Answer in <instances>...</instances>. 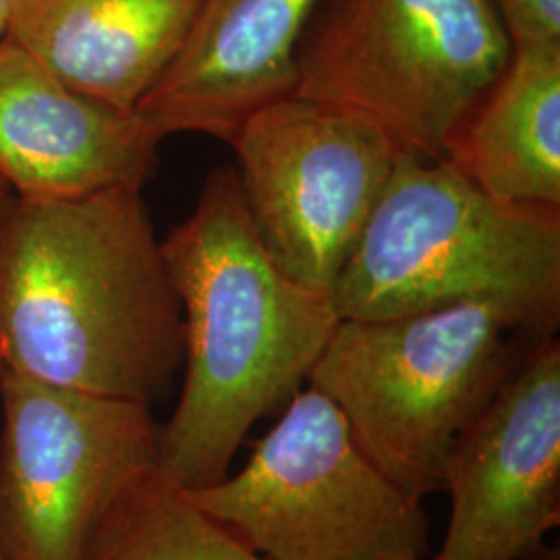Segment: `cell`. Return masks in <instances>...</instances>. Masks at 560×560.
Masks as SVG:
<instances>
[{"label": "cell", "instance_id": "12", "mask_svg": "<svg viewBox=\"0 0 560 560\" xmlns=\"http://www.w3.org/2000/svg\"><path fill=\"white\" fill-rule=\"evenodd\" d=\"M201 0H9L7 36L69 88L136 110Z\"/></svg>", "mask_w": 560, "mask_h": 560}, {"label": "cell", "instance_id": "1", "mask_svg": "<svg viewBox=\"0 0 560 560\" xmlns=\"http://www.w3.org/2000/svg\"><path fill=\"white\" fill-rule=\"evenodd\" d=\"M183 358L179 298L138 189L7 201L2 372L154 405Z\"/></svg>", "mask_w": 560, "mask_h": 560}, {"label": "cell", "instance_id": "4", "mask_svg": "<svg viewBox=\"0 0 560 560\" xmlns=\"http://www.w3.org/2000/svg\"><path fill=\"white\" fill-rule=\"evenodd\" d=\"M544 330L497 301L381 320H339L307 386L339 407L355 441L409 497L442 492L460 436Z\"/></svg>", "mask_w": 560, "mask_h": 560}, {"label": "cell", "instance_id": "16", "mask_svg": "<svg viewBox=\"0 0 560 560\" xmlns=\"http://www.w3.org/2000/svg\"><path fill=\"white\" fill-rule=\"evenodd\" d=\"M7 20H9V0H0V40L7 36Z\"/></svg>", "mask_w": 560, "mask_h": 560}, {"label": "cell", "instance_id": "19", "mask_svg": "<svg viewBox=\"0 0 560 560\" xmlns=\"http://www.w3.org/2000/svg\"><path fill=\"white\" fill-rule=\"evenodd\" d=\"M0 560H7L4 559V555H2V550H0Z\"/></svg>", "mask_w": 560, "mask_h": 560}, {"label": "cell", "instance_id": "2", "mask_svg": "<svg viewBox=\"0 0 560 560\" xmlns=\"http://www.w3.org/2000/svg\"><path fill=\"white\" fill-rule=\"evenodd\" d=\"M162 252L183 312L185 381L161 425L159 469L198 490L222 480L254 423L301 390L340 318L330 295L272 260L233 166L208 175Z\"/></svg>", "mask_w": 560, "mask_h": 560}, {"label": "cell", "instance_id": "3", "mask_svg": "<svg viewBox=\"0 0 560 560\" xmlns=\"http://www.w3.org/2000/svg\"><path fill=\"white\" fill-rule=\"evenodd\" d=\"M330 300L340 320L497 301L557 332L560 208L492 198L451 162L400 150Z\"/></svg>", "mask_w": 560, "mask_h": 560}, {"label": "cell", "instance_id": "10", "mask_svg": "<svg viewBox=\"0 0 560 560\" xmlns=\"http://www.w3.org/2000/svg\"><path fill=\"white\" fill-rule=\"evenodd\" d=\"M161 141L138 110L81 94L15 42L0 40V177L18 198L141 191Z\"/></svg>", "mask_w": 560, "mask_h": 560}, {"label": "cell", "instance_id": "6", "mask_svg": "<svg viewBox=\"0 0 560 560\" xmlns=\"http://www.w3.org/2000/svg\"><path fill=\"white\" fill-rule=\"evenodd\" d=\"M264 560H399L430 552L418 499L388 480L339 407L307 386L235 476L187 490Z\"/></svg>", "mask_w": 560, "mask_h": 560}, {"label": "cell", "instance_id": "5", "mask_svg": "<svg viewBox=\"0 0 560 560\" xmlns=\"http://www.w3.org/2000/svg\"><path fill=\"white\" fill-rule=\"evenodd\" d=\"M511 52L490 0H320L301 36L293 94L444 161Z\"/></svg>", "mask_w": 560, "mask_h": 560}, {"label": "cell", "instance_id": "14", "mask_svg": "<svg viewBox=\"0 0 560 560\" xmlns=\"http://www.w3.org/2000/svg\"><path fill=\"white\" fill-rule=\"evenodd\" d=\"M83 560H264L159 465L110 506Z\"/></svg>", "mask_w": 560, "mask_h": 560}, {"label": "cell", "instance_id": "18", "mask_svg": "<svg viewBox=\"0 0 560 560\" xmlns=\"http://www.w3.org/2000/svg\"><path fill=\"white\" fill-rule=\"evenodd\" d=\"M399 560H441V559H439V557H428V555H425V557H413V559H399Z\"/></svg>", "mask_w": 560, "mask_h": 560}, {"label": "cell", "instance_id": "11", "mask_svg": "<svg viewBox=\"0 0 560 560\" xmlns=\"http://www.w3.org/2000/svg\"><path fill=\"white\" fill-rule=\"evenodd\" d=\"M320 0H201L177 57L138 104L164 140H235L241 125L293 96L298 48Z\"/></svg>", "mask_w": 560, "mask_h": 560}, {"label": "cell", "instance_id": "8", "mask_svg": "<svg viewBox=\"0 0 560 560\" xmlns=\"http://www.w3.org/2000/svg\"><path fill=\"white\" fill-rule=\"evenodd\" d=\"M231 145L264 247L291 279L330 295L402 148L360 115L295 94L254 113Z\"/></svg>", "mask_w": 560, "mask_h": 560}, {"label": "cell", "instance_id": "17", "mask_svg": "<svg viewBox=\"0 0 560 560\" xmlns=\"http://www.w3.org/2000/svg\"><path fill=\"white\" fill-rule=\"evenodd\" d=\"M9 200H11V198H9V185L0 177V219H2V212H4L7 201ZM0 372H2V368H0Z\"/></svg>", "mask_w": 560, "mask_h": 560}, {"label": "cell", "instance_id": "9", "mask_svg": "<svg viewBox=\"0 0 560 560\" xmlns=\"http://www.w3.org/2000/svg\"><path fill=\"white\" fill-rule=\"evenodd\" d=\"M441 560H541L560 520V345L536 340L444 469Z\"/></svg>", "mask_w": 560, "mask_h": 560}, {"label": "cell", "instance_id": "15", "mask_svg": "<svg viewBox=\"0 0 560 560\" xmlns=\"http://www.w3.org/2000/svg\"><path fill=\"white\" fill-rule=\"evenodd\" d=\"M513 48L560 44V0H490Z\"/></svg>", "mask_w": 560, "mask_h": 560}, {"label": "cell", "instance_id": "7", "mask_svg": "<svg viewBox=\"0 0 560 560\" xmlns=\"http://www.w3.org/2000/svg\"><path fill=\"white\" fill-rule=\"evenodd\" d=\"M0 550L83 560L102 520L159 465L152 405L0 374Z\"/></svg>", "mask_w": 560, "mask_h": 560}, {"label": "cell", "instance_id": "13", "mask_svg": "<svg viewBox=\"0 0 560 560\" xmlns=\"http://www.w3.org/2000/svg\"><path fill=\"white\" fill-rule=\"evenodd\" d=\"M444 161L492 198L560 208V44L513 48Z\"/></svg>", "mask_w": 560, "mask_h": 560}]
</instances>
